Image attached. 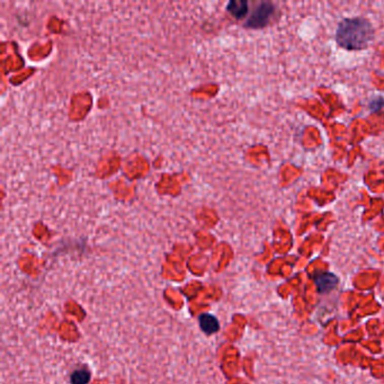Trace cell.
<instances>
[{
	"label": "cell",
	"mask_w": 384,
	"mask_h": 384,
	"mask_svg": "<svg viewBox=\"0 0 384 384\" xmlns=\"http://www.w3.org/2000/svg\"><path fill=\"white\" fill-rule=\"evenodd\" d=\"M374 37L372 24L363 17L345 18L337 27L336 40L341 48L355 51L368 47Z\"/></svg>",
	"instance_id": "6da1fadb"
},
{
	"label": "cell",
	"mask_w": 384,
	"mask_h": 384,
	"mask_svg": "<svg viewBox=\"0 0 384 384\" xmlns=\"http://www.w3.org/2000/svg\"><path fill=\"white\" fill-rule=\"evenodd\" d=\"M274 13V5L270 3H262L255 9L252 16L248 19L247 26L252 28H260L264 27L268 23L269 18L272 17Z\"/></svg>",
	"instance_id": "7a4b0ae2"
},
{
	"label": "cell",
	"mask_w": 384,
	"mask_h": 384,
	"mask_svg": "<svg viewBox=\"0 0 384 384\" xmlns=\"http://www.w3.org/2000/svg\"><path fill=\"white\" fill-rule=\"evenodd\" d=\"M198 322H199V327H201L202 331L208 336L216 334V332L220 329L219 320L216 318V317L210 313H203L199 316Z\"/></svg>",
	"instance_id": "3957f363"
},
{
	"label": "cell",
	"mask_w": 384,
	"mask_h": 384,
	"mask_svg": "<svg viewBox=\"0 0 384 384\" xmlns=\"http://www.w3.org/2000/svg\"><path fill=\"white\" fill-rule=\"evenodd\" d=\"M228 10L234 17L242 18L248 13V3L246 0H232L228 4Z\"/></svg>",
	"instance_id": "277c9868"
},
{
	"label": "cell",
	"mask_w": 384,
	"mask_h": 384,
	"mask_svg": "<svg viewBox=\"0 0 384 384\" xmlns=\"http://www.w3.org/2000/svg\"><path fill=\"white\" fill-rule=\"evenodd\" d=\"M90 380V373L87 370H77L70 376L71 384H87Z\"/></svg>",
	"instance_id": "5b68a950"
}]
</instances>
